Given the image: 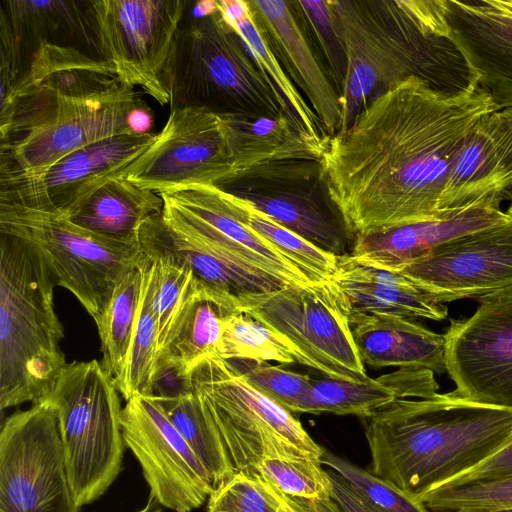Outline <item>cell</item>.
Returning <instances> with one entry per match:
<instances>
[{
	"instance_id": "cell-36",
	"label": "cell",
	"mask_w": 512,
	"mask_h": 512,
	"mask_svg": "<svg viewBox=\"0 0 512 512\" xmlns=\"http://www.w3.org/2000/svg\"><path fill=\"white\" fill-rule=\"evenodd\" d=\"M226 193L233 211L246 226L271 243L316 283L329 281L336 269L337 255L312 244L240 197Z\"/></svg>"
},
{
	"instance_id": "cell-3",
	"label": "cell",
	"mask_w": 512,
	"mask_h": 512,
	"mask_svg": "<svg viewBox=\"0 0 512 512\" xmlns=\"http://www.w3.org/2000/svg\"><path fill=\"white\" fill-rule=\"evenodd\" d=\"M365 435L368 471L419 501L499 450L512 435V410L436 393L383 407Z\"/></svg>"
},
{
	"instance_id": "cell-37",
	"label": "cell",
	"mask_w": 512,
	"mask_h": 512,
	"mask_svg": "<svg viewBox=\"0 0 512 512\" xmlns=\"http://www.w3.org/2000/svg\"><path fill=\"white\" fill-rule=\"evenodd\" d=\"M158 349L157 323L143 277L139 311L126 365L121 378L116 383V387L125 401L137 394H154L159 379L157 372Z\"/></svg>"
},
{
	"instance_id": "cell-54",
	"label": "cell",
	"mask_w": 512,
	"mask_h": 512,
	"mask_svg": "<svg viewBox=\"0 0 512 512\" xmlns=\"http://www.w3.org/2000/svg\"><path fill=\"white\" fill-rule=\"evenodd\" d=\"M488 512V511H486ZM497 512H512V510H503V511H497Z\"/></svg>"
},
{
	"instance_id": "cell-31",
	"label": "cell",
	"mask_w": 512,
	"mask_h": 512,
	"mask_svg": "<svg viewBox=\"0 0 512 512\" xmlns=\"http://www.w3.org/2000/svg\"><path fill=\"white\" fill-rule=\"evenodd\" d=\"M162 209L159 193L116 177L98 188L68 219L110 241L139 245L142 225Z\"/></svg>"
},
{
	"instance_id": "cell-47",
	"label": "cell",
	"mask_w": 512,
	"mask_h": 512,
	"mask_svg": "<svg viewBox=\"0 0 512 512\" xmlns=\"http://www.w3.org/2000/svg\"><path fill=\"white\" fill-rule=\"evenodd\" d=\"M331 497L343 512H378L342 476L328 471Z\"/></svg>"
},
{
	"instance_id": "cell-51",
	"label": "cell",
	"mask_w": 512,
	"mask_h": 512,
	"mask_svg": "<svg viewBox=\"0 0 512 512\" xmlns=\"http://www.w3.org/2000/svg\"><path fill=\"white\" fill-rule=\"evenodd\" d=\"M501 5L512 13V0H499Z\"/></svg>"
},
{
	"instance_id": "cell-16",
	"label": "cell",
	"mask_w": 512,
	"mask_h": 512,
	"mask_svg": "<svg viewBox=\"0 0 512 512\" xmlns=\"http://www.w3.org/2000/svg\"><path fill=\"white\" fill-rule=\"evenodd\" d=\"M157 134H127L78 149L51 165L0 174V203L69 218L98 188L121 173Z\"/></svg>"
},
{
	"instance_id": "cell-32",
	"label": "cell",
	"mask_w": 512,
	"mask_h": 512,
	"mask_svg": "<svg viewBox=\"0 0 512 512\" xmlns=\"http://www.w3.org/2000/svg\"><path fill=\"white\" fill-rule=\"evenodd\" d=\"M84 2L6 0L0 3V16L18 38L23 51L32 54L42 43H56L61 35L78 37L99 53L94 24Z\"/></svg>"
},
{
	"instance_id": "cell-22",
	"label": "cell",
	"mask_w": 512,
	"mask_h": 512,
	"mask_svg": "<svg viewBox=\"0 0 512 512\" xmlns=\"http://www.w3.org/2000/svg\"><path fill=\"white\" fill-rule=\"evenodd\" d=\"M139 247L149 261H164L188 268L194 279L210 290L239 297L286 286L237 256L169 226L162 212L141 227Z\"/></svg>"
},
{
	"instance_id": "cell-52",
	"label": "cell",
	"mask_w": 512,
	"mask_h": 512,
	"mask_svg": "<svg viewBox=\"0 0 512 512\" xmlns=\"http://www.w3.org/2000/svg\"><path fill=\"white\" fill-rule=\"evenodd\" d=\"M506 213L509 214L510 216H512V198H511V202H510V205H509Z\"/></svg>"
},
{
	"instance_id": "cell-28",
	"label": "cell",
	"mask_w": 512,
	"mask_h": 512,
	"mask_svg": "<svg viewBox=\"0 0 512 512\" xmlns=\"http://www.w3.org/2000/svg\"><path fill=\"white\" fill-rule=\"evenodd\" d=\"M363 363L372 368L421 367L446 373L445 339L413 319L370 314L350 322Z\"/></svg>"
},
{
	"instance_id": "cell-49",
	"label": "cell",
	"mask_w": 512,
	"mask_h": 512,
	"mask_svg": "<svg viewBox=\"0 0 512 512\" xmlns=\"http://www.w3.org/2000/svg\"><path fill=\"white\" fill-rule=\"evenodd\" d=\"M153 123L151 110L144 104L135 108L129 118V125L135 134L150 133Z\"/></svg>"
},
{
	"instance_id": "cell-20",
	"label": "cell",
	"mask_w": 512,
	"mask_h": 512,
	"mask_svg": "<svg viewBox=\"0 0 512 512\" xmlns=\"http://www.w3.org/2000/svg\"><path fill=\"white\" fill-rule=\"evenodd\" d=\"M504 197L492 193L430 220L355 235L350 254L363 263L399 271L453 240L511 221L500 208Z\"/></svg>"
},
{
	"instance_id": "cell-23",
	"label": "cell",
	"mask_w": 512,
	"mask_h": 512,
	"mask_svg": "<svg viewBox=\"0 0 512 512\" xmlns=\"http://www.w3.org/2000/svg\"><path fill=\"white\" fill-rule=\"evenodd\" d=\"M512 188V107L483 116L464 138L449 166L441 210L462 207Z\"/></svg>"
},
{
	"instance_id": "cell-15",
	"label": "cell",
	"mask_w": 512,
	"mask_h": 512,
	"mask_svg": "<svg viewBox=\"0 0 512 512\" xmlns=\"http://www.w3.org/2000/svg\"><path fill=\"white\" fill-rule=\"evenodd\" d=\"M477 301L470 317L450 319L443 334L446 371L457 396L512 410V286Z\"/></svg>"
},
{
	"instance_id": "cell-25",
	"label": "cell",
	"mask_w": 512,
	"mask_h": 512,
	"mask_svg": "<svg viewBox=\"0 0 512 512\" xmlns=\"http://www.w3.org/2000/svg\"><path fill=\"white\" fill-rule=\"evenodd\" d=\"M121 84L113 67L74 46L42 43L12 92L1 100V112L31 107L57 97L85 98Z\"/></svg>"
},
{
	"instance_id": "cell-35",
	"label": "cell",
	"mask_w": 512,
	"mask_h": 512,
	"mask_svg": "<svg viewBox=\"0 0 512 512\" xmlns=\"http://www.w3.org/2000/svg\"><path fill=\"white\" fill-rule=\"evenodd\" d=\"M130 270L118 282L96 323L102 353L101 365L116 383L122 376L137 321L144 267Z\"/></svg>"
},
{
	"instance_id": "cell-48",
	"label": "cell",
	"mask_w": 512,
	"mask_h": 512,
	"mask_svg": "<svg viewBox=\"0 0 512 512\" xmlns=\"http://www.w3.org/2000/svg\"><path fill=\"white\" fill-rule=\"evenodd\" d=\"M289 512H343L330 496L323 498H303L285 495Z\"/></svg>"
},
{
	"instance_id": "cell-30",
	"label": "cell",
	"mask_w": 512,
	"mask_h": 512,
	"mask_svg": "<svg viewBox=\"0 0 512 512\" xmlns=\"http://www.w3.org/2000/svg\"><path fill=\"white\" fill-rule=\"evenodd\" d=\"M226 115L231 125L233 157V175L229 181L272 163L321 161L328 145L330 136H311L296 119L286 114L276 117Z\"/></svg>"
},
{
	"instance_id": "cell-9",
	"label": "cell",
	"mask_w": 512,
	"mask_h": 512,
	"mask_svg": "<svg viewBox=\"0 0 512 512\" xmlns=\"http://www.w3.org/2000/svg\"><path fill=\"white\" fill-rule=\"evenodd\" d=\"M238 302L243 312L281 340L296 362L337 380L369 379L348 317L329 282L245 294Z\"/></svg>"
},
{
	"instance_id": "cell-34",
	"label": "cell",
	"mask_w": 512,
	"mask_h": 512,
	"mask_svg": "<svg viewBox=\"0 0 512 512\" xmlns=\"http://www.w3.org/2000/svg\"><path fill=\"white\" fill-rule=\"evenodd\" d=\"M216 6L272 80L302 127L311 136L329 137L313 109L284 72L263 31L254 20L248 1L220 0L216 1Z\"/></svg>"
},
{
	"instance_id": "cell-11",
	"label": "cell",
	"mask_w": 512,
	"mask_h": 512,
	"mask_svg": "<svg viewBox=\"0 0 512 512\" xmlns=\"http://www.w3.org/2000/svg\"><path fill=\"white\" fill-rule=\"evenodd\" d=\"M185 0H93L88 9L100 58L127 86L170 102L167 69L186 12Z\"/></svg>"
},
{
	"instance_id": "cell-39",
	"label": "cell",
	"mask_w": 512,
	"mask_h": 512,
	"mask_svg": "<svg viewBox=\"0 0 512 512\" xmlns=\"http://www.w3.org/2000/svg\"><path fill=\"white\" fill-rule=\"evenodd\" d=\"M431 512L512 510V475L447 482L419 500Z\"/></svg>"
},
{
	"instance_id": "cell-29",
	"label": "cell",
	"mask_w": 512,
	"mask_h": 512,
	"mask_svg": "<svg viewBox=\"0 0 512 512\" xmlns=\"http://www.w3.org/2000/svg\"><path fill=\"white\" fill-rule=\"evenodd\" d=\"M435 373L421 367H401L393 372L349 382L324 376L312 379L307 413L323 412L369 418L401 399L428 398L438 393Z\"/></svg>"
},
{
	"instance_id": "cell-38",
	"label": "cell",
	"mask_w": 512,
	"mask_h": 512,
	"mask_svg": "<svg viewBox=\"0 0 512 512\" xmlns=\"http://www.w3.org/2000/svg\"><path fill=\"white\" fill-rule=\"evenodd\" d=\"M215 357L225 361L296 362L289 349L269 328L242 310L226 317Z\"/></svg>"
},
{
	"instance_id": "cell-26",
	"label": "cell",
	"mask_w": 512,
	"mask_h": 512,
	"mask_svg": "<svg viewBox=\"0 0 512 512\" xmlns=\"http://www.w3.org/2000/svg\"><path fill=\"white\" fill-rule=\"evenodd\" d=\"M248 4L276 57L285 66L290 79L308 98L325 132L329 136L335 135L341 121L339 92L316 58L297 21L293 3L250 0Z\"/></svg>"
},
{
	"instance_id": "cell-2",
	"label": "cell",
	"mask_w": 512,
	"mask_h": 512,
	"mask_svg": "<svg viewBox=\"0 0 512 512\" xmlns=\"http://www.w3.org/2000/svg\"><path fill=\"white\" fill-rule=\"evenodd\" d=\"M329 5L345 57L337 133L373 98L411 76L446 92L468 85L469 70L449 38L446 0H329Z\"/></svg>"
},
{
	"instance_id": "cell-42",
	"label": "cell",
	"mask_w": 512,
	"mask_h": 512,
	"mask_svg": "<svg viewBox=\"0 0 512 512\" xmlns=\"http://www.w3.org/2000/svg\"><path fill=\"white\" fill-rule=\"evenodd\" d=\"M207 512H289L285 494L259 475L235 472L209 496Z\"/></svg>"
},
{
	"instance_id": "cell-7",
	"label": "cell",
	"mask_w": 512,
	"mask_h": 512,
	"mask_svg": "<svg viewBox=\"0 0 512 512\" xmlns=\"http://www.w3.org/2000/svg\"><path fill=\"white\" fill-rule=\"evenodd\" d=\"M180 380L183 390L204 397L235 472L255 475L259 463L271 457L321 462L325 449L292 412L253 388L227 361L203 358Z\"/></svg>"
},
{
	"instance_id": "cell-21",
	"label": "cell",
	"mask_w": 512,
	"mask_h": 512,
	"mask_svg": "<svg viewBox=\"0 0 512 512\" xmlns=\"http://www.w3.org/2000/svg\"><path fill=\"white\" fill-rule=\"evenodd\" d=\"M449 38L498 110L512 107V13L499 0H446Z\"/></svg>"
},
{
	"instance_id": "cell-5",
	"label": "cell",
	"mask_w": 512,
	"mask_h": 512,
	"mask_svg": "<svg viewBox=\"0 0 512 512\" xmlns=\"http://www.w3.org/2000/svg\"><path fill=\"white\" fill-rule=\"evenodd\" d=\"M167 83L170 110L197 107L218 114H286L296 119L217 6L197 16L188 11L187 2L168 63Z\"/></svg>"
},
{
	"instance_id": "cell-27",
	"label": "cell",
	"mask_w": 512,
	"mask_h": 512,
	"mask_svg": "<svg viewBox=\"0 0 512 512\" xmlns=\"http://www.w3.org/2000/svg\"><path fill=\"white\" fill-rule=\"evenodd\" d=\"M240 310L238 297L210 290L195 280L159 347L158 378L171 371L181 379L201 359L216 356L226 317Z\"/></svg>"
},
{
	"instance_id": "cell-50",
	"label": "cell",
	"mask_w": 512,
	"mask_h": 512,
	"mask_svg": "<svg viewBox=\"0 0 512 512\" xmlns=\"http://www.w3.org/2000/svg\"><path fill=\"white\" fill-rule=\"evenodd\" d=\"M162 507L158 500L150 494L146 505L137 512H163Z\"/></svg>"
},
{
	"instance_id": "cell-46",
	"label": "cell",
	"mask_w": 512,
	"mask_h": 512,
	"mask_svg": "<svg viewBox=\"0 0 512 512\" xmlns=\"http://www.w3.org/2000/svg\"><path fill=\"white\" fill-rule=\"evenodd\" d=\"M512 475V435L493 455L455 480L490 479Z\"/></svg>"
},
{
	"instance_id": "cell-13",
	"label": "cell",
	"mask_w": 512,
	"mask_h": 512,
	"mask_svg": "<svg viewBox=\"0 0 512 512\" xmlns=\"http://www.w3.org/2000/svg\"><path fill=\"white\" fill-rule=\"evenodd\" d=\"M232 175L228 116L185 107L170 110L156 139L119 177L161 193L196 185L220 186Z\"/></svg>"
},
{
	"instance_id": "cell-19",
	"label": "cell",
	"mask_w": 512,
	"mask_h": 512,
	"mask_svg": "<svg viewBox=\"0 0 512 512\" xmlns=\"http://www.w3.org/2000/svg\"><path fill=\"white\" fill-rule=\"evenodd\" d=\"M445 304L512 286V220L438 248L399 270Z\"/></svg>"
},
{
	"instance_id": "cell-44",
	"label": "cell",
	"mask_w": 512,
	"mask_h": 512,
	"mask_svg": "<svg viewBox=\"0 0 512 512\" xmlns=\"http://www.w3.org/2000/svg\"><path fill=\"white\" fill-rule=\"evenodd\" d=\"M321 463L342 476L378 512H431L396 486L326 449Z\"/></svg>"
},
{
	"instance_id": "cell-53",
	"label": "cell",
	"mask_w": 512,
	"mask_h": 512,
	"mask_svg": "<svg viewBox=\"0 0 512 512\" xmlns=\"http://www.w3.org/2000/svg\"><path fill=\"white\" fill-rule=\"evenodd\" d=\"M458 512H486V511H482V510H461V511H458Z\"/></svg>"
},
{
	"instance_id": "cell-40",
	"label": "cell",
	"mask_w": 512,
	"mask_h": 512,
	"mask_svg": "<svg viewBox=\"0 0 512 512\" xmlns=\"http://www.w3.org/2000/svg\"><path fill=\"white\" fill-rule=\"evenodd\" d=\"M194 283L188 268L147 259L144 284L157 323L159 347Z\"/></svg>"
},
{
	"instance_id": "cell-14",
	"label": "cell",
	"mask_w": 512,
	"mask_h": 512,
	"mask_svg": "<svg viewBox=\"0 0 512 512\" xmlns=\"http://www.w3.org/2000/svg\"><path fill=\"white\" fill-rule=\"evenodd\" d=\"M219 187L327 252H351L354 237L329 198L320 161L264 165Z\"/></svg>"
},
{
	"instance_id": "cell-10",
	"label": "cell",
	"mask_w": 512,
	"mask_h": 512,
	"mask_svg": "<svg viewBox=\"0 0 512 512\" xmlns=\"http://www.w3.org/2000/svg\"><path fill=\"white\" fill-rule=\"evenodd\" d=\"M144 104L133 87L118 86L90 97H57L29 114L0 144V174L42 169L86 146L135 134L132 111Z\"/></svg>"
},
{
	"instance_id": "cell-24",
	"label": "cell",
	"mask_w": 512,
	"mask_h": 512,
	"mask_svg": "<svg viewBox=\"0 0 512 512\" xmlns=\"http://www.w3.org/2000/svg\"><path fill=\"white\" fill-rule=\"evenodd\" d=\"M328 282L349 323L370 314L435 321L448 315L445 304L401 272L363 263L350 253L338 256Z\"/></svg>"
},
{
	"instance_id": "cell-1",
	"label": "cell",
	"mask_w": 512,
	"mask_h": 512,
	"mask_svg": "<svg viewBox=\"0 0 512 512\" xmlns=\"http://www.w3.org/2000/svg\"><path fill=\"white\" fill-rule=\"evenodd\" d=\"M495 111L471 78L446 92L411 76L368 102L346 130L329 137L320 161L329 198L353 237L446 213L441 196L453 156Z\"/></svg>"
},
{
	"instance_id": "cell-6",
	"label": "cell",
	"mask_w": 512,
	"mask_h": 512,
	"mask_svg": "<svg viewBox=\"0 0 512 512\" xmlns=\"http://www.w3.org/2000/svg\"><path fill=\"white\" fill-rule=\"evenodd\" d=\"M47 401L57 414L70 489L81 508L101 497L122 470L120 392L99 361H73Z\"/></svg>"
},
{
	"instance_id": "cell-4",
	"label": "cell",
	"mask_w": 512,
	"mask_h": 512,
	"mask_svg": "<svg viewBox=\"0 0 512 512\" xmlns=\"http://www.w3.org/2000/svg\"><path fill=\"white\" fill-rule=\"evenodd\" d=\"M54 272L29 240L0 232V408L41 403L68 364Z\"/></svg>"
},
{
	"instance_id": "cell-17",
	"label": "cell",
	"mask_w": 512,
	"mask_h": 512,
	"mask_svg": "<svg viewBox=\"0 0 512 512\" xmlns=\"http://www.w3.org/2000/svg\"><path fill=\"white\" fill-rule=\"evenodd\" d=\"M121 427L150 494L163 507L191 512L202 506L214 491L211 479L154 394L129 398L122 408Z\"/></svg>"
},
{
	"instance_id": "cell-18",
	"label": "cell",
	"mask_w": 512,
	"mask_h": 512,
	"mask_svg": "<svg viewBox=\"0 0 512 512\" xmlns=\"http://www.w3.org/2000/svg\"><path fill=\"white\" fill-rule=\"evenodd\" d=\"M159 194L163 199L162 217L172 228L237 256L285 285L321 284L246 226L233 211L221 187L196 185Z\"/></svg>"
},
{
	"instance_id": "cell-43",
	"label": "cell",
	"mask_w": 512,
	"mask_h": 512,
	"mask_svg": "<svg viewBox=\"0 0 512 512\" xmlns=\"http://www.w3.org/2000/svg\"><path fill=\"white\" fill-rule=\"evenodd\" d=\"M320 461L306 457H271L262 460L256 475L289 496L303 498L330 497L328 471Z\"/></svg>"
},
{
	"instance_id": "cell-45",
	"label": "cell",
	"mask_w": 512,
	"mask_h": 512,
	"mask_svg": "<svg viewBox=\"0 0 512 512\" xmlns=\"http://www.w3.org/2000/svg\"><path fill=\"white\" fill-rule=\"evenodd\" d=\"M293 4L314 31L330 70L333 71L339 92L345 72V57L333 24L329 1H296Z\"/></svg>"
},
{
	"instance_id": "cell-33",
	"label": "cell",
	"mask_w": 512,
	"mask_h": 512,
	"mask_svg": "<svg viewBox=\"0 0 512 512\" xmlns=\"http://www.w3.org/2000/svg\"><path fill=\"white\" fill-rule=\"evenodd\" d=\"M154 395L207 471L215 490L235 469L204 397L189 389Z\"/></svg>"
},
{
	"instance_id": "cell-8",
	"label": "cell",
	"mask_w": 512,
	"mask_h": 512,
	"mask_svg": "<svg viewBox=\"0 0 512 512\" xmlns=\"http://www.w3.org/2000/svg\"><path fill=\"white\" fill-rule=\"evenodd\" d=\"M0 232L32 242L45 256L58 286L70 291L97 322L118 282L146 257L139 245L102 238L67 217L0 203Z\"/></svg>"
},
{
	"instance_id": "cell-41",
	"label": "cell",
	"mask_w": 512,
	"mask_h": 512,
	"mask_svg": "<svg viewBox=\"0 0 512 512\" xmlns=\"http://www.w3.org/2000/svg\"><path fill=\"white\" fill-rule=\"evenodd\" d=\"M253 388L290 412L307 413L312 379L302 374L251 360L227 361Z\"/></svg>"
},
{
	"instance_id": "cell-12",
	"label": "cell",
	"mask_w": 512,
	"mask_h": 512,
	"mask_svg": "<svg viewBox=\"0 0 512 512\" xmlns=\"http://www.w3.org/2000/svg\"><path fill=\"white\" fill-rule=\"evenodd\" d=\"M0 512H80L49 401L11 414L0 433Z\"/></svg>"
}]
</instances>
